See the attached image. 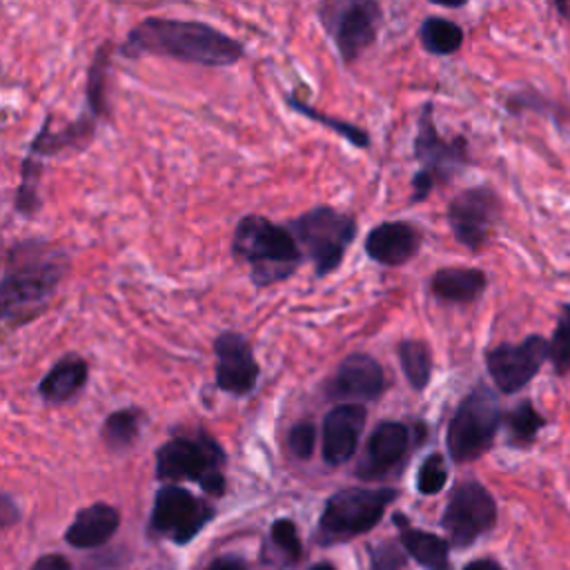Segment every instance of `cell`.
I'll list each match as a JSON object with an SVG mask.
<instances>
[{
  "mask_svg": "<svg viewBox=\"0 0 570 570\" xmlns=\"http://www.w3.org/2000/svg\"><path fill=\"white\" fill-rule=\"evenodd\" d=\"M414 158L421 163V169L430 171L436 183H450L470 165V151L465 136L443 138L434 125V107L425 102L416 120L414 136Z\"/></svg>",
  "mask_w": 570,
  "mask_h": 570,
  "instance_id": "5bb4252c",
  "label": "cell"
},
{
  "mask_svg": "<svg viewBox=\"0 0 570 570\" xmlns=\"http://www.w3.org/2000/svg\"><path fill=\"white\" fill-rule=\"evenodd\" d=\"M225 450L205 430L196 428L191 434L176 432L156 450V476L158 481H194L207 494H225Z\"/></svg>",
  "mask_w": 570,
  "mask_h": 570,
  "instance_id": "277c9868",
  "label": "cell"
},
{
  "mask_svg": "<svg viewBox=\"0 0 570 570\" xmlns=\"http://www.w3.org/2000/svg\"><path fill=\"white\" fill-rule=\"evenodd\" d=\"M546 416L534 407L530 399H521L503 414V430L505 441L510 448H530L539 432L546 428Z\"/></svg>",
  "mask_w": 570,
  "mask_h": 570,
  "instance_id": "cb8c5ba5",
  "label": "cell"
},
{
  "mask_svg": "<svg viewBox=\"0 0 570 570\" xmlns=\"http://www.w3.org/2000/svg\"><path fill=\"white\" fill-rule=\"evenodd\" d=\"M448 468L441 452H432L423 459L416 472V490L421 494H439L445 488Z\"/></svg>",
  "mask_w": 570,
  "mask_h": 570,
  "instance_id": "1f68e13d",
  "label": "cell"
},
{
  "mask_svg": "<svg viewBox=\"0 0 570 570\" xmlns=\"http://www.w3.org/2000/svg\"><path fill=\"white\" fill-rule=\"evenodd\" d=\"M387 387L381 363L363 352L347 354L332 379L325 383V396L341 403H365L376 401Z\"/></svg>",
  "mask_w": 570,
  "mask_h": 570,
  "instance_id": "2e32d148",
  "label": "cell"
},
{
  "mask_svg": "<svg viewBox=\"0 0 570 570\" xmlns=\"http://www.w3.org/2000/svg\"><path fill=\"white\" fill-rule=\"evenodd\" d=\"M488 287V274L479 267H441L430 278V292L443 303L470 305Z\"/></svg>",
  "mask_w": 570,
  "mask_h": 570,
  "instance_id": "7402d4cb",
  "label": "cell"
},
{
  "mask_svg": "<svg viewBox=\"0 0 570 570\" xmlns=\"http://www.w3.org/2000/svg\"><path fill=\"white\" fill-rule=\"evenodd\" d=\"M550 343V365L557 376L570 374V303H563L559 307V316L552 330Z\"/></svg>",
  "mask_w": 570,
  "mask_h": 570,
  "instance_id": "4dcf8cb0",
  "label": "cell"
},
{
  "mask_svg": "<svg viewBox=\"0 0 570 570\" xmlns=\"http://www.w3.org/2000/svg\"><path fill=\"white\" fill-rule=\"evenodd\" d=\"M31 570H71V563L62 554H42Z\"/></svg>",
  "mask_w": 570,
  "mask_h": 570,
  "instance_id": "f35d334b",
  "label": "cell"
},
{
  "mask_svg": "<svg viewBox=\"0 0 570 570\" xmlns=\"http://www.w3.org/2000/svg\"><path fill=\"white\" fill-rule=\"evenodd\" d=\"M428 428L423 421H381L370 432L363 456L356 465V476L372 481L392 472L401 461L423 443Z\"/></svg>",
  "mask_w": 570,
  "mask_h": 570,
  "instance_id": "7c38bea8",
  "label": "cell"
},
{
  "mask_svg": "<svg viewBox=\"0 0 570 570\" xmlns=\"http://www.w3.org/2000/svg\"><path fill=\"white\" fill-rule=\"evenodd\" d=\"M463 570H505V568L492 557H479V559H472L470 563H465Z\"/></svg>",
  "mask_w": 570,
  "mask_h": 570,
  "instance_id": "ab89813d",
  "label": "cell"
},
{
  "mask_svg": "<svg viewBox=\"0 0 570 570\" xmlns=\"http://www.w3.org/2000/svg\"><path fill=\"white\" fill-rule=\"evenodd\" d=\"M120 53L125 58L163 56L198 67H229L245 56V47L200 20L149 16L129 29Z\"/></svg>",
  "mask_w": 570,
  "mask_h": 570,
  "instance_id": "6da1fadb",
  "label": "cell"
},
{
  "mask_svg": "<svg viewBox=\"0 0 570 570\" xmlns=\"http://www.w3.org/2000/svg\"><path fill=\"white\" fill-rule=\"evenodd\" d=\"M421 240L423 236L416 225L407 220H385L367 232L365 254L385 267H399L416 256Z\"/></svg>",
  "mask_w": 570,
  "mask_h": 570,
  "instance_id": "ac0fdd59",
  "label": "cell"
},
{
  "mask_svg": "<svg viewBox=\"0 0 570 570\" xmlns=\"http://www.w3.org/2000/svg\"><path fill=\"white\" fill-rule=\"evenodd\" d=\"M372 557V570H401L405 563V554L390 541L379 543L370 550Z\"/></svg>",
  "mask_w": 570,
  "mask_h": 570,
  "instance_id": "d590c367",
  "label": "cell"
},
{
  "mask_svg": "<svg viewBox=\"0 0 570 570\" xmlns=\"http://www.w3.org/2000/svg\"><path fill=\"white\" fill-rule=\"evenodd\" d=\"M272 541L274 546L278 548V552L289 561H298L301 554H303V546H301V539H298V532H296V525L292 519H276L272 523Z\"/></svg>",
  "mask_w": 570,
  "mask_h": 570,
  "instance_id": "d6a6232c",
  "label": "cell"
},
{
  "mask_svg": "<svg viewBox=\"0 0 570 570\" xmlns=\"http://www.w3.org/2000/svg\"><path fill=\"white\" fill-rule=\"evenodd\" d=\"M216 387L232 396H247L258 383V363L252 343L240 332H223L214 338Z\"/></svg>",
  "mask_w": 570,
  "mask_h": 570,
  "instance_id": "9a60e30c",
  "label": "cell"
},
{
  "mask_svg": "<svg viewBox=\"0 0 570 570\" xmlns=\"http://www.w3.org/2000/svg\"><path fill=\"white\" fill-rule=\"evenodd\" d=\"M120 525V514L109 503H91L76 512L65 532V541L73 548H98L107 543Z\"/></svg>",
  "mask_w": 570,
  "mask_h": 570,
  "instance_id": "ffe728a7",
  "label": "cell"
},
{
  "mask_svg": "<svg viewBox=\"0 0 570 570\" xmlns=\"http://www.w3.org/2000/svg\"><path fill=\"white\" fill-rule=\"evenodd\" d=\"M96 120L89 111L80 114L73 122H67L60 129H51V114L45 118L40 131L33 136L29 145V156L33 158H45V156H56L65 149H85L96 134Z\"/></svg>",
  "mask_w": 570,
  "mask_h": 570,
  "instance_id": "d6986e66",
  "label": "cell"
},
{
  "mask_svg": "<svg viewBox=\"0 0 570 570\" xmlns=\"http://www.w3.org/2000/svg\"><path fill=\"white\" fill-rule=\"evenodd\" d=\"M89 379V365L80 354H65L60 356L49 372L38 383V396L45 403L58 405L76 399L80 390L87 385Z\"/></svg>",
  "mask_w": 570,
  "mask_h": 570,
  "instance_id": "44dd1931",
  "label": "cell"
},
{
  "mask_svg": "<svg viewBox=\"0 0 570 570\" xmlns=\"http://www.w3.org/2000/svg\"><path fill=\"white\" fill-rule=\"evenodd\" d=\"M318 16L343 62H354L367 47H372L383 22V9L374 0L325 2L318 9Z\"/></svg>",
  "mask_w": 570,
  "mask_h": 570,
  "instance_id": "9c48e42d",
  "label": "cell"
},
{
  "mask_svg": "<svg viewBox=\"0 0 570 570\" xmlns=\"http://www.w3.org/2000/svg\"><path fill=\"white\" fill-rule=\"evenodd\" d=\"M436 185L434 176L425 169H419L414 176H412V196H410V203H421L430 196L432 187Z\"/></svg>",
  "mask_w": 570,
  "mask_h": 570,
  "instance_id": "8d00e7d4",
  "label": "cell"
},
{
  "mask_svg": "<svg viewBox=\"0 0 570 570\" xmlns=\"http://www.w3.org/2000/svg\"><path fill=\"white\" fill-rule=\"evenodd\" d=\"M287 227L303 254L314 263L316 276H327L343 263L347 247L356 238L358 225L354 216L321 205L296 216Z\"/></svg>",
  "mask_w": 570,
  "mask_h": 570,
  "instance_id": "52a82bcc",
  "label": "cell"
},
{
  "mask_svg": "<svg viewBox=\"0 0 570 570\" xmlns=\"http://www.w3.org/2000/svg\"><path fill=\"white\" fill-rule=\"evenodd\" d=\"M111 49L114 42L105 40L96 51L87 69V87H85V100L87 109L94 118H105L109 114L107 107V71H109V60H111Z\"/></svg>",
  "mask_w": 570,
  "mask_h": 570,
  "instance_id": "d4e9b609",
  "label": "cell"
},
{
  "mask_svg": "<svg viewBox=\"0 0 570 570\" xmlns=\"http://www.w3.org/2000/svg\"><path fill=\"white\" fill-rule=\"evenodd\" d=\"M394 523L401 532L403 550L419 561L425 570H452L450 541L425 530H416L403 514H394Z\"/></svg>",
  "mask_w": 570,
  "mask_h": 570,
  "instance_id": "603a6c76",
  "label": "cell"
},
{
  "mask_svg": "<svg viewBox=\"0 0 570 570\" xmlns=\"http://www.w3.org/2000/svg\"><path fill=\"white\" fill-rule=\"evenodd\" d=\"M69 269V256L47 240L29 238L13 243L4 254V272L0 281L2 321L20 323L36 314L58 287Z\"/></svg>",
  "mask_w": 570,
  "mask_h": 570,
  "instance_id": "7a4b0ae2",
  "label": "cell"
},
{
  "mask_svg": "<svg viewBox=\"0 0 570 570\" xmlns=\"http://www.w3.org/2000/svg\"><path fill=\"white\" fill-rule=\"evenodd\" d=\"M505 109H508L510 114H523V111L550 114V109H559V107L552 105L546 96L537 94L534 89H521V91H514L512 96H508Z\"/></svg>",
  "mask_w": 570,
  "mask_h": 570,
  "instance_id": "e575fe53",
  "label": "cell"
},
{
  "mask_svg": "<svg viewBox=\"0 0 570 570\" xmlns=\"http://www.w3.org/2000/svg\"><path fill=\"white\" fill-rule=\"evenodd\" d=\"M497 519L499 508L490 490L476 479H465L452 488L441 517V528L445 530L450 546L470 548L497 525Z\"/></svg>",
  "mask_w": 570,
  "mask_h": 570,
  "instance_id": "ba28073f",
  "label": "cell"
},
{
  "mask_svg": "<svg viewBox=\"0 0 570 570\" xmlns=\"http://www.w3.org/2000/svg\"><path fill=\"white\" fill-rule=\"evenodd\" d=\"M203 570H247V563L240 557L223 554V557L212 559Z\"/></svg>",
  "mask_w": 570,
  "mask_h": 570,
  "instance_id": "74e56055",
  "label": "cell"
},
{
  "mask_svg": "<svg viewBox=\"0 0 570 570\" xmlns=\"http://www.w3.org/2000/svg\"><path fill=\"white\" fill-rule=\"evenodd\" d=\"M550 361V343L541 334H528L519 343H499L485 352V370L501 394H517L532 383Z\"/></svg>",
  "mask_w": 570,
  "mask_h": 570,
  "instance_id": "8fae6325",
  "label": "cell"
},
{
  "mask_svg": "<svg viewBox=\"0 0 570 570\" xmlns=\"http://www.w3.org/2000/svg\"><path fill=\"white\" fill-rule=\"evenodd\" d=\"M309 570H336L332 563H316V566H312Z\"/></svg>",
  "mask_w": 570,
  "mask_h": 570,
  "instance_id": "60d3db41",
  "label": "cell"
},
{
  "mask_svg": "<svg viewBox=\"0 0 570 570\" xmlns=\"http://www.w3.org/2000/svg\"><path fill=\"white\" fill-rule=\"evenodd\" d=\"M501 214L499 194L490 185H474L459 191L448 203V225L459 245L479 252L490 238L492 227Z\"/></svg>",
  "mask_w": 570,
  "mask_h": 570,
  "instance_id": "4fadbf2b",
  "label": "cell"
},
{
  "mask_svg": "<svg viewBox=\"0 0 570 570\" xmlns=\"http://www.w3.org/2000/svg\"><path fill=\"white\" fill-rule=\"evenodd\" d=\"M145 421V412L140 407H120L105 416L100 436L105 448L111 452H122L134 445L140 434V425Z\"/></svg>",
  "mask_w": 570,
  "mask_h": 570,
  "instance_id": "484cf974",
  "label": "cell"
},
{
  "mask_svg": "<svg viewBox=\"0 0 570 570\" xmlns=\"http://www.w3.org/2000/svg\"><path fill=\"white\" fill-rule=\"evenodd\" d=\"M212 519L214 508L205 499L191 494L189 490L176 483H165L154 494L149 530L178 546H185Z\"/></svg>",
  "mask_w": 570,
  "mask_h": 570,
  "instance_id": "30bf717a",
  "label": "cell"
},
{
  "mask_svg": "<svg viewBox=\"0 0 570 570\" xmlns=\"http://www.w3.org/2000/svg\"><path fill=\"white\" fill-rule=\"evenodd\" d=\"M396 497L394 488H343L334 492L325 501L316 539L332 546L370 532Z\"/></svg>",
  "mask_w": 570,
  "mask_h": 570,
  "instance_id": "8992f818",
  "label": "cell"
},
{
  "mask_svg": "<svg viewBox=\"0 0 570 570\" xmlns=\"http://www.w3.org/2000/svg\"><path fill=\"white\" fill-rule=\"evenodd\" d=\"M287 450L294 459L307 461L316 448V425L312 421H296L287 430Z\"/></svg>",
  "mask_w": 570,
  "mask_h": 570,
  "instance_id": "836d02e7",
  "label": "cell"
},
{
  "mask_svg": "<svg viewBox=\"0 0 570 570\" xmlns=\"http://www.w3.org/2000/svg\"><path fill=\"white\" fill-rule=\"evenodd\" d=\"M365 421L367 410L361 403H338L323 416L321 454L327 465H343L354 456Z\"/></svg>",
  "mask_w": 570,
  "mask_h": 570,
  "instance_id": "e0dca14e",
  "label": "cell"
},
{
  "mask_svg": "<svg viewBox=\"0 0 570 570\" xmlns=\"http://www.w3.org/2000/svg\"><path fill=\"white\" fill-rule=\"evenodd\" d=\"M40 174H42V160L27 154L20 165V183L16 189V212L24 218H31L40 209V196H38Z\"/></svg>",
  "mask_w": 570,
  "mask_h": 570,
  "instance_id": "f546056e",
  "label": "cell"
},
{
  "mask_svg": "<svg viewBox=\"0 0 570 570\" xmlns=\"http://www.w3.org/2000/svg\"><path fill=\"white\" fill-rule=\"evenodd\" d=\"M421 47L432 56L456 53L463 45V29L443 16H425L419 27Z\"/></svg>",
  "mask_w": 570,
  "mask_h": 570,
  "instance_id": "4316f807",
  "label": "cell"
},
{
  "mask_svg": "<svg viewBox=\"0 0 570 570\" xmlns=\"http://www.w3.org/2000/svg\"><path fill=\"white\" fill-rule=\"evenodd\" d=\"M503 407L497 392L476 383L456 405L448 432L445 445L454 463H472L481 459L497 441L499 430L503 428Z\"/></svg>",
  "mask_w": 570,
  "mask_h": 570,
  "instance_id": "5b68a950",
  "label": "cell"
},
{
  "mask_svg": "<svg viewBox=\"0 0 570 570\" xmlns=\"http://www.w3.org/2000/svg\"><path fill=\"white\" fill-rule=\"evenodd\" d=\"M232 256L249 267L256 287H272L296 274L303 249L287 225L261 214H245L232 234Z\"/></svg>",
  "mask_w": 570,
  "mask_h": 570,
  "instance_id": "3957f363",
  "label": "cell"
},
{
  "mask_svg": "<svg viewBox=\"0 0 570 570\" xmlns=\"http://www.w3.org/2000/svg\"><path fill=\"white\" fill-rule=\"evenodd\" d=\"M396 352H399L401 370H403L407 383L412 385V390H416V392L425 390L432 379V367H434L430 345L421 338H403L399 343Z\"/></svg>",
  "mask_w": 570,
  "mask_h": 570,
  "instance_id": "83f0119b",
  "label": "cell"
},
{
  "mask_svg": "<svg viewBox=\"0 0 570 570\" xmlns=\"http://www.w3.org/2000/svg\"><path fill=\"white\" fill-rule=\"evenodd\" d=\"M285 100H287V105H289L296 114H303L305 118H309V120H314V122H321L323 127H327V129H332L334 134L343 136L350 145L361 147V149H365V147L370 145V134H367L365 129H361L358 125L347 122V120H341V118H332V116L318 111V109L312 107L303 96H298V94H294V91L287 94Z\"/></svg>",
  "mask_w": 570,
  "mask_h": 570,
  "instance_id": "f1b7e54d",
  "label": "cell"
}]
</instances>
